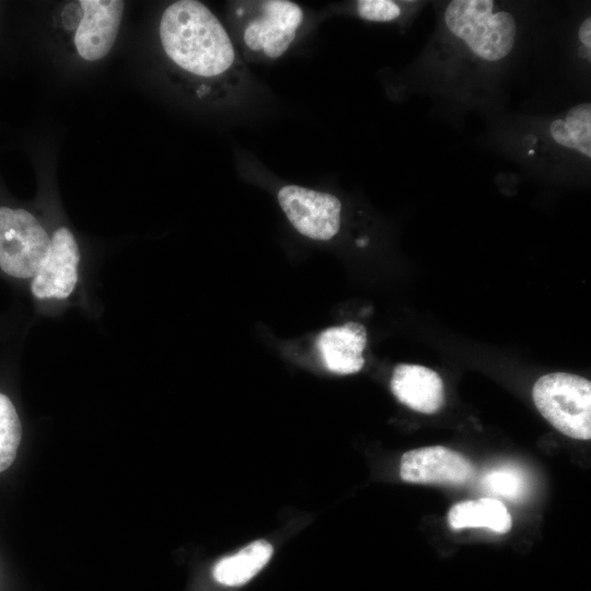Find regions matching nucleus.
<instances>
[{"label":"nucleus","mask_w":591,"mask_h":591,"mask_svg":"<svg viewBox=\"0 0 591 591\" xmlns=\"http://www.w3.org/2000/svg\"><path fill=\"white\" fill-rule=\"evenodd\" d=\"M159 35L169 60L204 81L206 95L227 96L242 85L243 62L223 24L202 2H172L162 13Z\"/></svg>","instance_id":"1"},{"label":"nucleus","mask_w":591,"mask_h":591,"mask_svg":"<svg viewBox=\"0 0 591 591\" xmlns=\"http://www.w3.org/2000/svg\"><path fill=\"white\" fill-rule=\"evenodd\" d=\"M232 18L245 58L271 61L290 48L304 12L289 0H248L233 3Z\"/></svg>","instance_id":"2"},{"label":"nucleus","mask_w":591,"mask_h":591,"mask_svg":"<svg viewBox=\"0 0 591 591\" xmlns=\"http://www.w3.org/2000/svg\"><path fill=\"white\" fill-rule=\"evenodd\" d=\"M449 32L485 61H499L513 49L517 22L508 11H496L490 0H453L444 12Z\"/></svg>","instance_id":"3"},{"label":"nucleus","mask_w":591,"mask_h":591,"mask_svg":"<svg viewBox=\"0 0 591 591\" xmlns=\"http://www.w3.org/2000/svg\"><path fill=\"white\" fill-rule=\"evenodd\" d=\"M533 401L542 416L561 433L580 440L591 438V383L571 373L555 372L534 384Z\"/></svg>","instance_id":"4"},{"label":"nucleus","mask_w":591,"mask_h":591,"mask_svg":"<svg viewBox=\"0 0 591 591\" xmlns=\"http://www.w3.org/2000/svg\"><path fill=\"white\" fill-rule=\"evenodd\" d=\"M50 250V237L26 208L0 200V271L14 279H32Z\"/></svg>","instance_id":"5"},{"label":"nucleus","mask_w":591,"mask_h":591,"mask_svg":"<svg viewBox=\"0 0 591 591\" xmlns=\"http://www.w3.org/2000/svg\"><path fill=\"white\" fill-rule=\"evenodd\" d=\"M277 198L290 223L302 235L327 241L339 231L341 204L336 196L299 185H286L278 190Z\"/></svg>","instance_id":"6"},{"label":"nucleus","mask_w":591,"mask_h":591,"mask_svg":"<svg viewBox=\"0 0 591 591\" xmlns=\"http://www.w3.org/2000/svg\"><path fill=\"white\" fill-rule=\"evenodd\" d=\"M81 13L74 33L79 56L86 61L103 59L112 50L120 26L125 2L120 0H81Z\"/></svg>","instance_id":"7"},{"label":"nucleus","mask_w":591,"mask_h":591,"mask_svg":"<svg viewBox=\"0 0 591 591\" xmlns=\"http://www.w3.org/2000/svg\"><path fill=\"white\" fill-rule=\"evenodd\" d=\"M80 250L67 227L57 229L50 237L47 259L32 278L31 291L37 299H66L78 282Z\"/></svg>","instance_id":"8"},{"label":"nucleus","mask_w":591,"mask_h":591,"mask_svg":"<svg viewBox=\"0 0 591 591\" xmlns=\"http://www.w3.org/2000/svg\"><path fill=\"white\" fill-rule=\"evenodd\" d=\"M401 478L413 484L463 485L474 475L471 461L441 445L425 447L403 454Z\"/></svg>","instance_id":"9"},{"label":"nucleus","mask_w":591,"mask_h":591,"mask_svg":"<svg viewBox=\"0 0 591 591\" xmlns=\"http://www.w3.org/2000/svg\"><path fill=\"white\" fill-rule=\"evenodd\" d=\"M395 397L409 408L434 414L444 404V385L440 375L424 366L398 364L391 379Z\"/></svg>","instance_id":"10"},{"label":"nucleus","mask_w":591,"mask_h":591,"mask_svg":"<svg viewBox=\"0 0 591 591\" xmlns=\"http://www.w3.org/2000/svg\"><path fill=\"white\" fill-rule=\"evenodd\" d=\"M325 367L338 374H351L364 364L362 351L367 345L366 327L357 322H347L323 331L316 340Z\"/></svg>","instance_id":"11"},{"label":"nucleus","mask_w":591,"mask_h":591,"mask_svg":"<svg viewBox=\"0 0 591 591\" xmlns=\"http://www.w3.org/2000/svg\"><path fill=\"white\" fill-rule=\"evenodd\" d=\"M448 521L452 529L487 528L497 533H507L511 529V515L498 499L482 498L454 505Z\"/></svg>","instance_id":"12"},{"label":"nucleus","mask_w":591,"mask_h":591,"mask_svg":"<svg viewBox=\"0 0 591 591\" xmlns=\"http://www.w3.org/2000/svg\"><path fill=\"white\" fill-rule=\"evenodd\" d=\"M273 552L269 542L255 541L236 554L221 559L213 568V578L225 586L245 583L263 569Z\"/></svg>","instance_id":"13"},{"label":"nucleus","mask_w":591,"mask_h":591,"mask_svg":"<svg viewBox=\"0 0 591 591\" xmlns=\"http://www.w3.org/2000/svg\"><path fill=\"white\" fill-rule=\"evenodd\" d=\"M549 135L555 143L565 149L591 158V103L583 102L570 107L563 117L551 123Z\"/></svg>","instance_id":"14"},{"label":"nucleus","mask_w":591,"mask_h":591,"mask_svg":"<svg viewBox=\"0 0 591 591\" xmlns=\"http://www.w3.org/2000/svg\"><path fill=\"white\" fill-rule=\"evenodd\" d=\"M22 438V426L15 406L0 392V473L15 460Z\"/></svg>","instance_id":"15"},{"label":"nucleus","mask_w":591,"mask_h":591,"mask_svg":"<svg viewBox=\"0 0 591 591\" xmlns=\"http://www.w3.org/2000/svg\"><path fill=\"white\" fill-rule=\"evenodd\" d=\"M483 483L489 491L507 499H517L525 490L523 476L517 470L510 467L489 471L485 475Z\"/></svg>","instance_id":"16"},{"label":"nucleus","mask_w":591,"mask_h":591,"mask_svg":"<svg viewBox=\"0 0 591 591\" xmlns=\"http://www.w3.org/2000/svg\"><path fill=\"white\" fill-rule=\"evenodd\" d=\"M356 11L361 19L371 22H391L402 14L399 4L392 0H359Z\"/></svg>","instance_id":"17"},{"label":"nucleus","mask_w":591,"mask_h":591,"mask_svg":"<svg viewBox=\"0 0 591 591\" xmlns=\"http://www.w3.org/2000/svg\"><path fill=\"white\" fill-rule=\"evenodd\" d=\"M578 37L580 43L583 45L588 60L590 61V51H591V19L588 16L583 20V22L580 24L578 30Z\"/></svg>","instance_id":"18"}]
</instances>
